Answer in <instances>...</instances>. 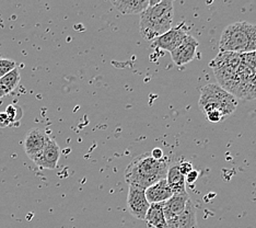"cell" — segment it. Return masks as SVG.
<instances>
[{
    "mask_svg": "<svg viewBox=\"0 0 256 228\" xmlns=\"http://www.w3.org/2000/svg\"><path fill=\"white\" fill-rule=\"evenodd\" d=\"M112 5L123 15H140L147 9L149 0H113Z\"/></svg>",
    "mask_w": 256,
    "mask_h": 228,
    "instance_id": "obj_15",
    "label": "cell"
},
{
    "mask_svg": "<svg viewBox=\"0 0 256 228\" xmlns=\"http://www.w3.org/2000/svg\"><path fill=\"white\" fill-rule=\"evenodd\" d=\"M220 52L248 54L256 52V25L238 21L226 27L219 41Z\"/></svg>",
    "mask_w": 256,
    "mask_h": 228,
    "instance_id": "obj_3",
    "label": "cell"
},
{
    "mask_svg": "<svg viewBox=\"0 0 256 228\" xmlns=\"http://www.w3.org/2000/svg\"><path fill=\"white\" fill-rule=\"evenodd\" d=\"M11 124L10 120L8 119L7 114H6L4 112H2L0 113V127H7Z\"/></svg>",
    "mask_w": 256,
    "mask_h": 228,
    "instance_id": "obj_23",
    "label": "cell"
},
{
    "mask_svg": "<svg viewBox=\"0 0 256 228\" xmlns=\"http://www.w3.org/2000/svg\"><path fill=\"white\" fill-rule=\"evenodd\" d=\"M206 116H207V120L210 123H214V124H217V123H220L224 120V116L219 112H216V111H212V112L206 113Z\"/></svg>",
    "mask_w": 256,
    "mask_h": 228,
    "instance_id": "obj_20",
    "label": "cell"
},
{
    "mask_svg": "<svg viewBox=\"0 0 256 228\" xmlns=\"http://www.w3.org/2000/svg\"><path fill=\"white\" fill-rule=\"evenodd\" d=\"M16 68V62L10 58H2L0 57V78H2L4 76L8 75L10 72Z\"/></svg>",
    "mask_w": 256,
    "mask_h": 228,
    "instance_id": "obj_18",
    "label": "cell"
},
{
    "mask_svg": "<svg viewBox=\"0 0 256 228\" xmlns=\"http://www.w3.org/2000/svg\"><path fill=\"white\" fill-rule=\"evenodd\" d=\"M174 8L172 0H149L147 9L140 14L139 32L147 41H154L172 29Z\"/></svg>",
    "mask_w": 256,
    "mask_h": 228,
    "instance_id": "obj_2",
    "label": "cell"
},
{
    "mask_svg": "<svg viewBox=\"0 0 256 228\" xmlns=\"http://www.w3.org/2000/svg\"><path fill=\"white\" fill-rule=\"evenodd\" d=\"M198 175H200L198 171L195 170V169H194V170H192L190 173L185 175V183L194 184L197 181V179H198Z\"/></svg>",
    "mask_w": 256,
    "mask_h": 228,
    "instance_id": "obj_22",
    "label": "cell"
},
{
    "mask_svg": "<svg viewBox=\"0 0 256 228\" xmlns=\"http://www.w3.org/2000/svg\"><path fill=\"white\" fill-rule=\"evenodd\" d=\"M166 223L168 228H198L195 206L190 198L188 204H186L183 213L166 220Z\"/></svg>",
    "mask_w": 256,
    "mask_h": 228,
    "instance_id": "obj_11",
    "label": "cell"
},
{
    "mask_svg": "<svg viewBox=\"0 0 256 228\" xmlns=\"http://www.w3.org/2000/svg\"><path fill=\"white\" fill-rule=\"evenodd\" d=\"M186 35H188V33H186L184 27L178 26L176 28H172L170 31L151 41V44L160 50L171 53L181 44L182 41L186 38Z\"/></svg>",
    "mask_w": 256,
    "mask_h": 228,
    "instance_id": "obj_9",
    "label": "cell"
},
{
    "mask_svg": "<svg viewBox=\"0 0 256 228\" xmlns=\"http://www.w3.org/2000/svg\"><path fill=\"white\" fill-rule=\"evenodd\" d=\"M60 158V147L55 142L54 139L48 138L43 150L36 157L33 158L32 161L36 165L42 169H48V170H54L57 167L58 160Z\"/></svg>",
    "mask_w": 256,
    "mask_h": 228,
    "instance_id": "obj_8",
    "label": "cell"
},
{
    "mask_svg": "<svg viewBox=\"0 0 256 228\" xmlns=\"http://www.w3.org/2000/svg\"><path fill=\"white\" fill-rule=\"evenodd\" d=\"M170 167L168 158L154 159L150 151L134 158L125 169V181L134 186L146 190L150 185L166 179Z\"/></svg>",
    "mask_w": 256,
    "mask_h": 228,
    "instance_id": "obj_1",
    "label": "cell"
},
{
    "mask_svg": "<svg viewBox=\"0 0 256 228\" xmlns=\"http://www.w3.org/2000/svg\"><path fill=\"white\" fill-rule=\"evenodd\" d=\"M127 207L134 217L144 220L150 207V203L147 200L146 193H144V189L130 185L127 195Z\"/></svg>",
    "mask_w": 256,
    "mask_h": 228,
    "instance_id": "obj_6",
    "label": "cell"
},
{
    "mask_svg": "<svg viewBox=\"0 0 256 228\" xmlns=\"http://www.w3.org/2000/svg\"><path fill=\"white\" fill-rule=\"evenodd\" d=\"M144 220L147 221L149 227L168 228L166 216L164 213V203L150 204V207L148 209Z\"/></svg>",
    "mask_w": 256,
    "mask_h": 228,
    "instance_id": "obj_16",
    "label": "cell"
},
{
    "mask_svg": "<svg viewBox=\"0 0 256 228\" xmlns=\"http://www.w3.org/2000/svg\"><path fill=\"white\" fill-rule=\"evenodd\" d=\"M144 193H146V197L150 204L164 203L173 195L166 179H162L154 184L150 185L149 188L144 190Z\"/></svg>",
    "mask_w": 256,
    "mask_h": 228,
    "instance_id": "obj_12",
    "label": "cell"
},
{
    "mask_svg": "<svg viewBox=\"0 0 256 228\" xmlns=\"http://www.w3.org/2000/svg\"><path fill=\"white\" fill-rule=\"evenodd\" d=\"M197 48H198V41L192 35H186L178 48L171 52V57L173 63L178 66H183L190 63L196 56Z\"/></svg>",
    "mask_w": 256,
    "mask_h": 228,
    "instance_id": "obj_7",
    "label": "cell"
},
{
    "mask_svg": "<svg viewBox=\"0 0 256 228\" xmlns=\"http://www.w3.org/2000/svg\"><path fill=\"white\" fill-rule=\"evenodd\" d=\"M198 105L204 114L216 111L226 119L236 110L238 99L219 85L209 84L202 88Z\"/></svg>",
    "mask_w": 256,
    "mask_h": 228,
    "instance_id": "obj_5",
    "label": "cell"
},
{
    "mask_svg": "<svg viewBox=\"0 0 256 228\" xmlns=\"http://www.w3.org/2000/svg\"><path fill=\"white\" fill-rule=\"evenodd\" d=\"M166 180L173 194H182V193L188 192L186 191L185 177L180 171L178 163L170 165L168 169Z\"/></svg>",
    "mask_w": 256,
    "mask_h": 228,
    "instance_id": "obj_14",
    "label": "cell"
},
{
    "mask_svg": "<svg viewBox=\"0 0 256 228\" xmlns=\"http://www.w3.org/2000/svg\"><path fill=\"white\" fill-rule=\"evenodd\" d=\"M21 80L20 70L18 67L14 68L12 72L0 78V99L7 97L11 92H14L18 88Z\"/></svg>",
    "mask_w": 256,
    "mask_h": 228,
    "instance_id": "obj_17",
    "label": "cell"
},
{
    "mask_svg": "<svg viewBox=\"0 0 256 228\" xmlns=\"http://www.w3.org/2000/svg\"><path fill=\"white\" fill-rule=\"evenodd\" d=\"M151 156H152L154 159H162L164 158V150H162L161 148H154L152 150L150 151Z\"/></svg>",
    "mask_w": 256,
    "mask_h": 228,
    "instance_id": "obj_24",
    "label": "cell"
},
{
    "mask_svg": "<svg viewBox=\"0 0 256 228\" xmlns=\"http://www.w3.org/2000/svg\"><path fill=\"white\" fill-rule=\"evenodd\" d=\"M178 168H180V171H181V173L184 175V177L188 173H190L192 170H194L193 165L188 161H183L181 163H178Z\"/></svg>",
    "mask_w": 256,
    "mask_h": 228,
    "instance_id": "obj_21",
    "label": "cell"
},
{
    "mask_svg": "<svg viewBox=\"0 0 256 228\" xmlns=\"http://www.w3.org/2000/svg\"><path fill=\"white\" fill-rule=\"evenodd\" d=\"M228 92L236 99H256V52L241 54V62Z\"/></svg>",
    "mask_w": 256,
    "mask_h": 228,
    "instance_id": "obj_4",
    "label": "cell"
},
{
    "mask_svg": "<svg viewBox=\"0 0 256 228\" xmlns=\"http://www.w3.org/2000/svg\"><path fill=\"white\" fill-rule=\"evenodd\" d=\"M48 138V134L38 127L31 128L28 132L24 138V151L31 160L43 150Z\"/></svg>",
    "mask_w": 256,
    "mask_h": 228,
    "instance_id": "obj_10",
    "label": "cell"
},
{
    "mask_svg": "<svg viewBox=\"0 0 256 228\" xmlns=\"http://www.w3.org/2000/svg\"><path fill=\"white\" fill-rule=\"evenodd\" d=\"M188 201L190 195L188 192L182 193V194H173L166 202L164 203V213L166 219L168 220L183 213Z\"/></svg>",
    "mask_w": 256,
    "mask_h": 228,
    "instance_id": "obj_13",
    "label": "cell"
},
{
    "mask_svg": "<svg viewBox=\"0 0 256 228\" xmlns=\"http://www.w3.org/2000/svg\"><path fill=\"white\" fill-rule=\"evenodd\" d=\"M16 112H21V109L19 107H16V105L11 104L9 107L6 109V114H7L8 119L10 120L11 123H14L16 121H19V119L22 116V113H18L16 115Z\"/></svg>",
    "mask_w": 256,
    "mask_h": 228,
    "instance_id": "obj_19",
    "label": "cell"
}]
</instances>
